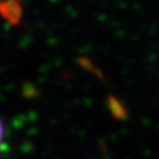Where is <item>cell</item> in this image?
Wrapping results in <instances>:
<instances>
[{"instance_id": "cell-1", "label": "cell", "mask_w": 159, "mask_h": 159, "mask_svg": "<svg viewBox=\"0 0 159 159\" xmlns=\"http://www.w3.org/2000/svg\"><path fill=\"white\" fill-rule=\"evenodd\" d=\"M4 139H5V126H4V121L0 118V153L4 145Z\"/></svg>"}]
</instances>
